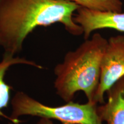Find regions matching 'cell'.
Segmentation results:
<instances>
[{
  "instance_id": "obj_1",
  "label": "cell",
  "mask_w": 124,
  "mask_h": 124,
  "mask_svg": "<svg viewBox=\"0 0 124 124\" xmlns=\"http://www.w3.org/2000/svg\"><path fill=\"white\" fill-rule=\"evenodd\" d=\"M80 7L69 0H0V46L13 55L37 27L61 23L70 33L83 34L74 20Z\"/></svg>"
},
{
  "instance_id": "obj_2",
  "label": "cell",
  "mask_w": 124,
  "mask_h": 124,
  "mask_svg": "<svg viewBox=\"0 0 124 124\" xmlns=\"http://www.w3.org/2000/svg\"><path fill=\"white\" fill-rule=\"evenodd\" d=\"M108 40L94 33L75 50L69 51L62 63L54 69L56 93L64 101L73 100L83 91L88 102H93L100 83L101 64Z\"/></svg>"
},
{
  "instance_id": "obj_3",
  "label": "cell",
  "mask_w": 124,
  "mask_h": 124,
  "mask_svg": "<svg viewBox=\"0 0 124 124\" xmlns=\"http://www.w3.org/2000/svg\"><path fill=\"white\" fill-rule=\"evenodd\" d=\"M10 117L18 120L21 116L38 117L59 121L62 124H103L94 102L84 104L71 101L58 106L44 105L23 91H18L11 101Z\"/></svg>"
},
{
  "instance_id": "obj_4",
  "label": "cell",
  "mask_w": 124,
  "mask_h": 124,
  "mask_svg": "<svg viewBox=\"0 0 124 124\" xmlns=\"http://www.w3.org/2000/svg\"><path fill=\"white\" fill-rule=\"evenodd\" d=\"M124 77V35L110 37L101 64L100 83L94 97L96 103H104V97L111 86Z\"/></svg>"
},
{
  "instance_id": "obj_5",
  "label": "cell",
  "mask_w": 124,
  "mask_h": 124,
  "mask_svg": "<svg viewBox=\"0 0 124 124\" xmlns=\"http://www.w3.org/2000/svg\"><path fill=\"white\" fill-rule=\"evenodd\" d=\"M73 18L81 27L86 40L93 32L101 29H113L124 32V13L122 12L99 11L80 7Z\"/></svg>"
},
{
  "instance_id": "obj_6",
  "label": "cell",
  "mask_w": 124,
  "mask_h": 124,
  "mask_svg": "<svg viewBox=\"0 0 124 124\" xmlns=\"http://www.w3.org/2000/svg\"><path fill=\"white\" fill-rule=\"evenodd\" d=\"M108 101L98 106V113L106 124H124V77L107 91Z\"/></svg>"
},
{
  "instance_id": "obj_7",
  "label": "cell",
  "mask_w": 124,
  "mask_h": 124,
  "mask_svg": "<svg viewBox=\"0 0 124 124\" xmlns=\"http://www.w3.org/2000/svg\"><path fill=\"white\" fill-rule=\"evenodd\" d=\"M16 64H26L39 69L43 67L35 62L27 60L24 58L15 57V55L7 52H4L2 60L0 62V118H5L12 123L19 124L21 122L19 119L15 120L3 113V109L7 108L9 106L10 101V91L13 89L12 87L6 83L5 76L9 68Z\"/></svg>"
},
{
  "instance_id": "obj_8",
  "label": "cell",
  "mask_w": 124,
  "mask_h": 124,
  "mask_svg": "<svg viewBox=\"0 0 124 124\" xmlns=\"http://www.w3.org/2000/svg\"><path fill=\"white\" fill-rule=\"evenodd\" d=\"M75 2L80 7L99 11L122 12L121 0H69Z\"/></svg>"
},
{
  "instance_id": "obj_9",
  "label": "cell",
  "mask_w": 124,
  "mask_h": 124,
  "mask_svg": "<svg viewBox=\"0 0 124 124\" xmlns=\"http://www.w3.org/2000/svg\"><path fill=\"white\" fill-rule=\"evenodd\" d=\"M37 124H55L51 120L46 118H40Z\"/></svg>"
},
{
  "instance_id": "obj_10",
  "label": "cell",
  "mask_w": 124,
  "mask_h": 124,
  "mask_svg": "<svg viewBox=\"0 0 124 124\" xmlns=\"http://www.w3.org/2000/svg\"><path fill=\"white\" fill-rule=\"evenodd\" d=\"M9 124H13V123H12V122H9Z\"/></svg>"
}]
</instances>
